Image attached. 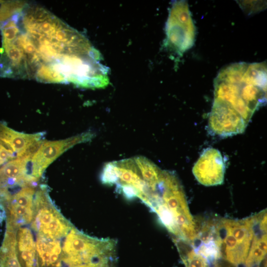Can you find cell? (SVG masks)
Returning a JSON list of instances; mask_svg holds the SVG:
<instances>
[{"label": "cell", "mask_w": 267, "mask_h": 267, "mask_svg": "<svg viewBox=\"0 0 267 267\" xmlns=\"http://www.w3.org/2000/svg\"><path fill=\"white\" fill-rule=\"evenodd\" d=\"M210 113L239 127H246L267 98L265 62H239L222 69L214 80Z\"/></svg>", "instance_id": "6da1fadb"}, {"label": "cell", "mask_w": 267, "mask_h": 267, "mask_svg": "<svg viewBox=\"0 0 267 267\" xmlns=\"http://www.w3.org/2000/svg\"><path fill=\"white\" fill-rule=\"evenodd\" d=\"M166 46L182 55L194 45L196 29L187 2L178 0L173 2L166 26Z\"/></svg>", "instance_id": "7a4b0ae2"}, {"label": "cell", "mask_w": 267, "mask_h": 267, "mask_svg": "<svg viewBox=\"0 0 267 267\" xmlns=\"http://www.w3.org/2000/svg\"><path fill=\"white\" fill-rule=\"evenodd\" d=\"M93 136L90 132L58 141H44L29 161L32 176L39 181L45 169L61 154L74 145L89 141Z\"/></svg>", "instance_id": "3957f363"}, {"label": "cell", "mask_w": 267, "mask_h": 267, "mask_svg": "<svg viewBox=\"0 0 267 267\" xmlns=\"http://www.w3.org/2000/svg\"><path fill=\"white\" fill-rule=\"evenodd\" d=\"M193 174L205 186L221 184L224 180L225 164L221 152L213 148L206 149L195 163Z\"/></svg>", "instance_id": "277c9868"}, {"label": "cell", "mask_w": 267, "mask_h": 267, "mask_svg": "<svg viewBox=\"0 0 267 267\" xmlns=\"http://www.w3.org/2000/svg\"><path fill=\"white\" fill-rule=\"evenodd\" d=\"M43 135V133L26 134L16 132L4 125L0 126V141L16 154L35 141L42 139Z\"/></svg>", "instance_id": "5b68a950"}, {"label": "cell", "mask_w": 267, "mask_h": 267, "mask_svg": "<svg viewBox=\"0 0 267 267\" xmlns=\"http://www.w3.org/2000/svg\"><path fill=\"white\" fill-rule=\"evenodd\" d=\"M180 254L186 267H209L207 261L194 249Z\"/></svg>", "instance_id": "8992f818"}, {"label": "cell", "mask_w": 267, "mask_h": 267, "mask_svg": "<svg viewBox=\"0 0 267 267\" xmlns=\"http://www.w3.org/2000/svg\"><path fill=\"white\" fill-rule=\"evenodd\" d=\"M101 180L105 184L113 185L116 180L114 161L106 163L104 166L101 175Z\"/></svg>", "instance_id": "52a82bcc"}, {"label": "cell", "mask_w": 267, "mask_h": 267, "mask_svg": "<svg viewBox=\"0 0 267 267\" xmlns=\"http://www.w3.org/2000/svg\"><path fill=\"white\" fill-rule=\"evenodd\" d=\"M14 158V153L0 141V166Z\"/></svg>", "instance_id": "ba28073f"}, {"label": "cell", "mask_w": 267, "mask_h": 267, "mask_svg": "<svg viewBox=\"0 0 267 267\" xmlns=\"http://www.w3.org/2000/svg\"><path fill=\"white\" fill-rule=\"evenodd\" d=\"M3 1H1V0H0V3H3Z\"/></svg>", "instance_id": "9c48e42d"}]
</instances>
